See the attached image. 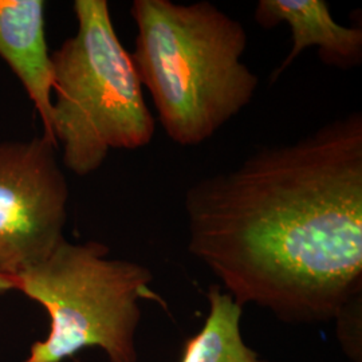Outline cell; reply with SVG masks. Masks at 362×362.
I'll return each mask as SVG.
<instances>
[{
	"label": "cell",
	"instance_id": "1",
	"mask_svg": "<svg viewBox=\"0 0 362 362\" xmlns=\"http://www.w3.org/2000/svg\"><path fill=\"white\" fill-rule=\"evenodd\" d=\"M191 254L286 322L338 320L362 288V115L266 145L185 191Z\"/></svg>",
	"mask_w": 362,
	"mask_h": 362
},
{
	"label": "cell",
	"instance_id": "2",
	"mask_svg": "<svg viewBox=\"0 0 362 362\" xmlns=\"http://www.w3.org/2000/svg\"><path fill=\"white\" fill-rule=\"evenodd\" d=\"M132 59L173 143L196 146L252 103L259 78L243 62L245 26L208 0H134Z\"/></svg>",
	"mask_w": 362,
	"mask_h": 362
},
{
	"label": "cell",
	"instance_id": "3",
	"mask_svg": "<svg viewBox=\"0 0 362 362\" xmlns=\"http://www.w3.org/2000/svg\"><path fill=\"white\" fill-rule=\"evenodd\" d=\"M77 33L52 52V134L66 168L88 176L112 151L144 148L156 121L106 0H76Z\"/></svg>",
	"mask_w": 362,
	"mask_h": 362
},
{
	"label": "cell",
	"instance_id": "4",
	"mask_svg": "<svg viewBox=\"0 0 362 362\" xmlns=\"http://www.w3.org/2000/svg\"><path fill=\"white\" fill-rule=\"evenodd\" d=\"M107 255L103 243L65 239L15 279L16 290L50 317L49 334L33 344L25 362H62L86 348L104 350L109 362H137L140 300L167 303L151 288L149 269Z\"/></svg>",
	"mask_w": 362,
	"mask_h": 362
},
{
	"label": "cell",
	"instance_id": "5",
	"mask_svg": "<svg viewBox=\"0 0 362 362\" xmlns=\"http://www.w3.org/2000/svg\"><path fill=\"white\" fill-rule=\"evenodd\" d=\"M57 149L43 136L0 143V275L13 281L65 240L69 184Z\"/></svg>",
	"mask_w": 362,
	"mask_h": 362
},
{
	"label": "cell",
	"instance_id": "6",
	"mask_svg": "<svg viewBox=\"0 0 362 362\" xmlns=\"http://www.w3.org/2000/svg\"><path fill=\"white\" fill-rule=\"evenodd\" d=\"M254 19L262 28L286 23L291 47L272 77L274 83L309 47H318L325 65L350 70L362 62V28L337 23L324 0H259Z\"/></svg>",
	"mask_w": 362,
	"mask_h": 362
},
{
	"label": "cell",
	"instance_id": "7",
	"mask_svg": "<svg viewBox=\"0 0 362 362\" xmlns=\"http://www.w3.org/2000/svg\"><path fill=\"white\" fill-rule=\"evenodd\" d=\"M45 10L42 0H0V57L35 106L43 137L57 146L52 134V54Z\"/></svg>",
	"mask_w": 362,
	"mask_h": 362
},
{
	"label": "cell",
	"instance_id": "8",
	"mask_svg": "<svg viewBox=\"0 0 362 362\" xmlns=\"http://www.w3.org/2000/svg\"><path fill=\"white\" fill-rule=\"evenodd\" d=\"M207 298V318L200 332L184 342L180 362H266L243 341V308L218 285L209 287Z\"/></svg>",
	"mask_w": 362,
	"mask_h": 362
},
{
	"label": "cell",
	"instance_id": "9",
	"mask_svg": "<svg viewBox=\"0 0 362 362\" xmlns=\"http://www.w3.org/2000/svg\"><path fill=\"white\" fill-rule=\"evenodd\" d=\"M10 290H16L15 281L0 275V294H3L6 291H10Z\"/></svg>",
	"mask_w": 362,
	"mask_h": 362
}]
</instances>
